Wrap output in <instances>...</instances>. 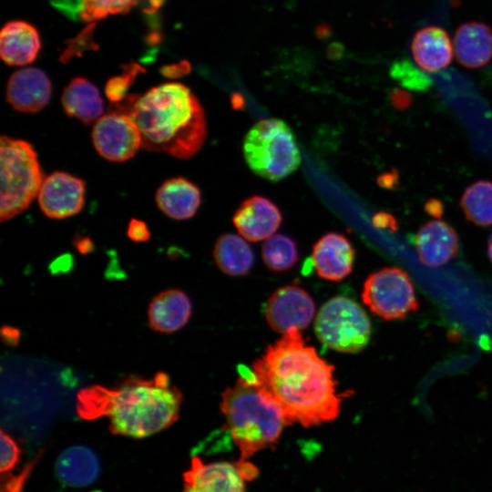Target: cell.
I'll return each mask as SVG.
<instances>
[{
  "label": "cell",
  "instance_id": "obj_1",
  "mask_svg": "<svg viewBox=\"0 0 492 492\" xmlns=\"http://www.w3.org/2000/svg\"><path fill=\"white\" fill-rule=\"evenodd\" d=\"M251 371L287 425L311 427L338 417L345 394L337 392L334 366L304 343L300 330L292 328L268 345Z\"/></svg>",
  "mask_w": 492,
  "mask_h": 492
},
{
  "label": "cell",
  "instance_id": "obj_2",
  "mask_svg": "<svg viewBox=\"0 0 492 492\" xmlns=\"http://www.w3.org/2000/svg\"><path fill=\"white\" fill-rule=\"evenodd\" d=\"M182 400L169 375L159 372L151 379L130 376L113 388H83L77 394V412L85 420L108 417L114 435L142 438L173 425Z\"/></svg>",
  "mask_w": 492,
  "mask_h": 492
},
{
  "label": "cell",
  "instance_id": "obj_3",
  "mask_svg": "<svg viewBox=\"0 0 492 492\" xmlns=\"http://www.w3.org/2000/svg\"><path fill=\"white\" fill-rule=\"evenodd\" d=\"M117 111L128 115L141 136V148L180 159L194 156L207 137L204 110L190 89L177 82L128 97Z\"/></svg>",
  "mask_w": 492,
  "mask_h": 492
},
{
  "label": "cell",
  "instance_id": "obj_4",
  "mask_svg": "<svg viewBox=\"0 0 492 492\" xmlns=\"http://www.w3.org/2000/svg\"><path fill=\"white\" fill-rule=\"evenodd\" d=\"M220 407L241 460L273 446L287 425L277 405L261 393L251 370L241 373L234 385L222 392Z\"/></svg>",
  "mask_w": 492,
  "mask_h": 492
},
{
  "label": "cell",
  "instance_id": "obj_5",
  "mask_svg": "<svg viewBox=\"0 0 492 492\" xmlns=\"http://www.w3.org/2000/svg\"><path fill=\"white\" fill-rule=\"evenodd\" d=\"M242 151L252 172L271 181L286 178L301 163L296 137L287 123L279 118L255 123L244 137Z\"/></svg>",
  "mask_w": 492,
  "mask_h": 492
},
{
  "label": "cell",
  "instance_id": "obj_6",
  "mask_svg": "<svg viewBox=\"0 0 492 492\" xmlns=\"http://www.w3.org/2000/svg\"><path fill=\"white\" fill-rule=\"evenodd\" d=\"M0 219L5 221L25 211L37 197L45 179L33 146L19 138L0 139Z\"/></svg>",
  "mask_w": 492,
  "mask_h": 492
},
{
  "label": "cell",
  "instance_id": "obj_7",
  "mask_svg": "<svg viewBox=\"0 0 492 492\" xmlns=\"http://www.w3.org/2000/svg\"><path fill=\"white\" fill-rule=\"evenodd\" d=\"M371 323L364 310L354 300L336 296L319 310L314 331L326 347L354 354L364 349L371 336Z\"/></svg>",
  "mask_w": 492,
  "mask_h": 492
},
{
  "label": "cell",
  "instance_id": "obj_8",
  "mask_svg": "<svg viewBox=\"0 0 492 492\" xmlns=\"http://www.w3.org/2000/svg\"><path fill=\"white\" fill-rule=\"evenodd\" d=\"M362 300L373 313L387 321L404 319L419 306L409 275L397 267L371 273L364 281Z\"/></svg>",
  "mask_w": 492,
  "mask_h": 492
},
{
  "label": "cell",
  "instance_id": "obj_9",
  "mask_svg": "<svg viewBox=\"0 0 492 492\" xmlns=\"http://www.w3.org/2000/svg\"><path fill=\"white\" fill-rule=\"evenodd\" d=\"M91 137L97 152L113 162L128 160L141 148L138 128L128 115L119 111L102 115L95 122Z\"/></svg>",
  "mask_w": 492,
  "mask_h": 492
},
{
  "label": "cell",
  "instance_id": "obj_10",
  "mask_svg": "<svg viewBox=\"0 0 492 492\" xmlns=\"http://www.w3.org/2000/svg\"><path fill=\"white\" fill-rule=\"evenodd\" d=\"M315 314V303L311 295L296 285L277 289L268 299L265 318L272 330L279 333L296 328L305 329Z\"/></svg>",
  "mask_w": 492,
  "mask_h": 492
},
{
  "label": "cell",
  "instance_id": "obj_11",
  "mask_svg": "<svg viewBox=\"0 0 492 492\" xmlns=\"http://www.w3.org/2000/svg\"><path fill=\"white\" fill-rule=\"evenodd\" d=\"M85 191L84 180L67 172L56 171L45 177L37 200L46 217L65 219L81 211Z\"/></svg>",
  "mask_w": 492,
  "mask_h": 492
},
{
  "label": "cell",
  "instance_id": "obj_12",
  "mask_svg": "<svg viewBox=\"0 0 492 492\" xmlns=\"http://www.w3.org/2000/svg\"><path fill=\"white\" fill-rule=\"evenodd\" d=\"M182 492H245V481L234 462L206 463L196 456L183 473Z\"/></svg>",
  "mask_w": 492,
  "mask_h": 492
},
{
  "label": "cell",
  "instance_id": "obj_13",
  "mask_svg": "<svg viewBox=\"0 0 492 492\" xmlns=\"http://www.w3.org/2000/svg\"><path fill=\"white\" fill-rule=\"evenodd\" d=\"M52 85L44 71L26 67L15 71L6 86V101L15 110L36 113L49 102Z\"/></svg>",
  "mask_w": 492,
  "mask_h": 492
},
{
  "label": "cell",
  "instance_id": "obj_14",
  "mask_svg": "<svg viewBox=\"0 0 492 492\" xmlns=\"http://www.w3.org/2000/svg\"><path fill=\"white\" fill-rule=\"evenodd\" d=\"M355 251L343 234L330 232L322 236L313 245L312 260L319 277L340 282L353 271Z\"/></svg>",
  "mask_w": 492,
  "mask_h": 492
},
{
  "label": "cell",
  "instance_id": "obj_15",
  "mask_svg": "<svg viewBox=\"0 0 492 492\" xmlns=\"http://www.w3.org/2000/svg\"><path fill=\"white\" fill-rule=\"evenodd\" d=\"M282 220L278 207L262 196L246 199L235 210L232 218L239 233L251 241H260L273 235Z\"/></svg>",
  "mask_w": 492,
  "mask_h": 492
},
{
  "label": "cell",
  "instance_id": "obj_16",
  "mask_svg": "<svg viewBox=\"0 0 492 492\" xmlns=\"http://www.w3.org/2000/svg\"><path fill=\"white\" fill-rule=\"evenodd\" d=\"M415 245L419 261L427 267L437 268L456 257L459 249V239L449 223L434 220L419 228Z\"/></svg>",
  "mask_w": 492,
  "mask_h": 492
},
{
  "label": "cell",
  "instance_id": "obj_17",
  "mask_svg": "<svg viewBox=\"0 0 492 492\" xmlns=\"http://www.w3.org/2000/svg\"><path fill=\"white\" fill-rule=\"evenodd\" d=\"M411 52L420 69L433 73L451 63L454 48L446 30L440 26H429L415 34Z\"/></svg>",
  "mask_w": 492,
  "mask_h": 492
},
{
  "label": "cell",
  "instance_id": "obj_18",
  "mask_svg": "<svg viewBox=\"0 0 492 492\" xmlns=\"http://www.w3.org/2000/svg\"><path fill=\"white\" fill-rule=\"evenodd\" d=\"M192 304L181 290L169 289L158 293L148 310L151 329L162 333H172L182 328L190 320Z\"/></svg>",
  "mask_w": 492,
  "mask_h": 492
},
{
  "label": "cell",
  "instance_id": "obj_19",
  "mask_svg": "<svg viewBox=\"0 0 492 492\" xmlns=\"http://www.w3.org/2000/svg\"><path fill=\"white\" fill-rule=\"evenodd\" d=\"M456 60L467 68H478L492 59V29L477 21L460 25L454 35Z\"/></svg>",
  "mask_w": 492,
  "mask_h": 492
},
{
  "label": "cell",
  "instance_id": "obj_20",
  "mask_svg": "<svg viewBox=\"0 0 492 492\" xmlns=\"http://www.w3.org/2000/svg\"><path fill=\"white\" fill-rule=\"evenodd\" d=\"M41 42L36 29L25 21L6 23L0 34V55L9 66H26L36 58Z\"/></svg>",
  "mask_w": 492,
  "mask_h": 492
},
{
  "label": "cell",
  "instance_id": "obj_21",
  "mask_svg": "<svg viewBox=\"0 0 492 492\" xmlns=\"http://www.w3.org/2000/svg\"><path fill=\"white\" fill-rule=\"evenodd\" d=\"M159 209L168 217L182 220L193 217L201 203L200 189L185 178L163 182L155 195Z\"/></svg>",
  "mask_w": 492,
  "mask_h": 492
},
{
  "label": "cell",
  "instance_id": "obj_22",
  "mask_svg": "<svg viewBox=\"0 0 492 492\" xmlns=\"http://www.w3.org/2000/svg\"><path fill=\"white\" fill-rule=\"evenodd\" d=\"M56 474L61 483L71 487L92 484L100 474V463L96 453L85 446L65 449L56 462Z\"/></svg>",
  "mask_w": 492,
  "mask_h": 492
},
{
  "label": "cell",
  "instance_id": "obj_23",
  "mask_svg": "<svg viewBox=\"0 0 492 492\" xmlns=\"http://www.w3.org/2000/svg\"><path fill=\"white\" fill-rule=\"evenodd\" d=\"M61 103L67 116L87 125L96 122L104 111L97 87L83 77H76L68 83L62 93Z\"/></svg>",
  "mask_w": 492,
  "mask_h": 492
},
{
  "label": "cell",
  "instance_id": "obj_24",
  "mask_svg": "<svg viewBox=\"0 0 492 492\" xmlns=\"http://www.w3.org/2000/svg\"><path fill=\"white\" fill-rule=\"evenodd\" d=\"M213 258L222 272L234 277L249 273L254 263L251 246L234 233H225L218 238L213 248Z\"/></svg>",
  "mask_w": 492,
  "mask_h": 492
},
{
  "label": "cell",
  "instance_id": "obj_25",
  "mask_svg": "<svg viewBox=\"0 0 492 492\" xmlns=\"http://www.w3.org/2000/svg\"><path fill=\"white\" fill-rule=\"evenodd\" d=\"M467 220L477 226L492 225V181L478 180L469 185L460 199Z\"/></svg>",
  "mask_w": 492,
  "mask_h": 492
},
{
  "label": "cell",
  "instance_id": "obj_26",
  "mask_svg": "<svg viewBox=\"0 0 492 492\" xmlns=\"http://www.w3.org/2000/svg\"><path fill=\"white\" fill-rule=\"evenodd\" d=\"M138 0H57L60 7L72 11L79 19L91 22L109 15L127 13Z\"/></svg>",
  "mask_w": 492,
  "mask_h": 492
},
{
  "label": "cell",
  "instance_id": "obj_27",
  "mask_svg": "<svg viewBox=\"0 0 492 492\" xmlns=\"http://www.w3.org/2000/svg\"><path fill=\"white\" fill-rule=\"evenodd\" d=\"M261 257L270 270L276 272H286L298 261V246L287 235L273 234L262 244Z\"/></svg>",
  "mask_w": 492,
  "mask_h": 492
},
{
  "label": "cell",
  "instance_id": "obj_28",
  "mask_svg": "<svg viewBox=\"0 0 492 492\" xmlns=\"http://www.w3.org/2000/svg\"><path fill=\"white\" fill-rule=\"evenodd\" d=\"M392 77L410 89L424 90L430 85L429 78L407 60L395 62L391 68Z\"/></svg>",
  "mask_w": 492,
  "mask_h": 492
},
{
  "label": "cell",
  "instance_id": "obj_29",
  "mask_svg": "<svg viewBox=\"0 0 492 492\" xmlns=\"http://www.w3.org/2000/svg\"><path fill=\"white\" fill-rule=\"evenodd\" d=\"M1 473H5L18 463L21 449L16 442L3 429L1 430Z\"/></svg>",
  "mask_w": 492,
  "mask_h": 492
},
{
  "label": "cell",
  "instance_id": "obj_30",
  "mask_svg": "<svg viewBox=\"0 0 492 492\" xmlns=\"http://www.w3.org/2000/svg\"><path fill=\"white\" fill-rule=\"evenodd\" d=\"M42 452L29 462L17 475L2 473L1 492H22L24 486L29 477L35 465L36 464Z\"/></svg>",
  "mask_w": 492,
  "mask_h": 492
},
{
  "label": "cell",
  "instance_id": "obj_31",
  "mask_svg": "<svg viewBox=\"0 0 492 492\" xmlns=\"http://www.w3.org/2000/svg\"><path fill=\"white\" fill-rule=\"evenodd\" d=\"M135 73L136 71H130L108 81L105 92L110 102L119 103L124 99L127 90L134 79Z\"/></svg>",
  "mask_w": 492,
  "mask_h": 492
},
{
  "label": "cell",
  "instance_id": "obj_32",
  "mask_svg": "<svg viewBox=\"0 0 492 492\" xmlns=\"http://www.w3.org/2000/svg\"><path fill=\"white\" fill-rule=\"evenodd\" d=\"M127 234L135 242H145L150 238V231L147 224L138 219H131L129 220Z\"/></svg>",
  "mask_w": 492,
  "mask_h": 492
},
{
  "label": "cell",
  "instance_id": "obj_33",
  "mask_svg": "<svg viewBox=\"0 0 492 492\" xmlns=\"http://www.w3.org/2000/svg\"><path fill=\"white\" fill-rule=\"evenodd\" d=\"M372 224L377 229L385 230L390 232H395L398 229L396 219L385 211L376 212L372 218Z\"/></svg>",
  "mask_w": 492,
  "mask_h": 492
},
{
  "label": "cell",
  "instance_id": "obj_34",
  "mask_svg": "<svg viewBox=\"0 0 492 492\" xmlns=\"http://www.w3.org/2000/svg\"><path fill=\"white\" fill-rule=\"evenodd\" d=\"M234 464L240 476L243 478L245 482L254 480L259 475L258 468L248 459H239L235 461Z\"/></svg>",
  "mask_w": 492,
  "mask_h": 492
},
{
  "label": "cell",
  "instance_id": "obj_35",
  "mask_svg": "<svg viewBox=\"0 0 492 492\" xmlns=\"http://www.w3.org/2000/svg\"><path fill=\"white\" fill-rule=\"evenodd\" d=\"M391 101L395 108L404 109L410 106L412 99L408 93L401 89H395L391 94Z\"/></svg>",
  "mask_w": 492,
  "mask_h": 492
},
{
  "label": "cell",
  "instance_id": "obj_36",
  "mask_svg": "<svg viewBox=\"0 0 492 492\" xmlns=\"http://www.w3.org/2000/svg\"><path fill=\"white\" fill-rule=\"evenodd\" d=\"M377 182L383 188L392 189L397 182V174L395 170L384 173L377 178Z\"/></svg>",
  "mask_w": 492,
  "mask_h": 492
},
{
  "label": "cell",
  "instance_id": "obj_37",
  "mask_svg": "<svg viewBox=\"0 0 492 492\" xmlns=\"http://www.w3.org/2000/svg\"><path fill=\"white\" fill-rule=\"evenodd\" d=\"M425 209L431 216L439 218L443 213V203L438 200L432 199L425 203Z\"/></svg>",
  "mask_w": 492,
  "mask_h": 492
},
{
  "label": "cell",
  "instance_id": "obj_38",
  "mask_svg": "<svg viewBox=\"0 0 492 492\" xmlns=\"http://www.w3.org/2000/svg\"><path fill=\"white\" fill-rule=\"evenodd\" d=\"M74 244L82 254L89 253L94 249V244L88 237H79L75 240Z\"/></svg>",
  "mask_w": 492,
  "mask_h": 492
},
{
  "label": "cell",
  "instance_id": "obj_39",
  "mask_svg": "<svg viewBox=\"0 0 492 492\" xmlns=\"http://www.w3.org/2000/svg\"><path fill=\"white\" fill-rule=\"evenodd\" d=\"M2 335H3V338H5V341L6 343H12V344H15V343H17L19 339L18 331L12 327H3Z\"/></svg>",
  "mask_w": 492,
  "mask_h": 492
},
{
  "label": "cell",
  "instance_id": "obj_40",
  "mask_svg": "<svg viewBox=\"0 0 492 492\" xmlns=\"http://www.w3.org/2000/svg\"><path fill=\"white\" fill-rule=\"evenodd\" d=\"M231 102L234 109H241L245 105L243 97L239 93L232 94Z\"/></svg>",
  "mask_w": 492,
  "mask_h": 492
},
{
  "label": "cell",
  "instance_id": "obj_41",
  "mask_svg": "<svg viewBox=\"0 0 492 492\" xmlns=\"http://www.w3.org/2000/svg\"><path fill=\"white\" fill-rule=\"evenodd\" d=\"M487 254L490 261H492V233L490 234L487 241Z\"/></svg>",
  "mask_w": 492,
  "mask_h": 492
}]
</instances>
